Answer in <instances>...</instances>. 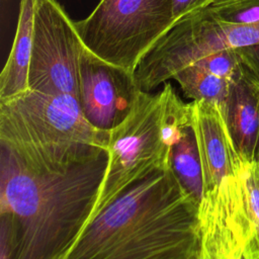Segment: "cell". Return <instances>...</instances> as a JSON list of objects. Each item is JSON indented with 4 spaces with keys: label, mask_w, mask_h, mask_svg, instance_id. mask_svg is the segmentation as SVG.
Here are the masks:
<instances>
[{
    "label": "cell",
    "mask_w": 259,
    "mask_h": 259,
    "mask_svg": "<svg viewBox=\"0 0 259 259\" xmlns=\"http://www.w3.org/2000/svg\"><path fill=\"white\" fill-rule=\"evenodd\" d=\"M232 146L241 161L257 160L259 144V87L241 71L230 80L221 108Z\"/></svg>",
    "instance_id": "10"
},
{
    "label": "cell",
    "mask_w": 259,
    "mask_h": 259,
    "mask_svg": "<svg viewBox=\"0 0 259 259\" xmlns=\"http://www.w3.org/2000/svg\"><path fill=\"white\" fill-rule=\"evenodd\" d=\"M236 175L240 196L237 228L242 259H259V161L239 160Z\"/></svg>",
    "instance_id": "12"
},
{
    "label": "cell",
    "mask_w": 259,
    "mask_h": 259,
    "mask_svg": "<svg viewBox=\"0 0 259 259\" xmlns=\"http://www.w3.org/2000/svg\"><path fill=\"white\" fill-rule=\"evenodd\" d=\"M172 79L178 82L185 97L217 104L220 109L229 92L230 80L209 73L196 62L180 70Z\"/></svg>",
    "instance_id": "13"
},
{
    "label": "cell",
    "mask_w": 259,
    "mask_h": 259,
    "mask_svg": "<svg viewBox=\"0 0 259 259\" xmlns=\"http://www.w3.org/2000/svg\"><path fill=\"white\" fill-rule=\"evenodd\" d=\"M75 24L87 50L135 73L142 59L175 25L173 0H100Z\"/></svg>",
    "instance_id": "4"
},
{
    "label": "cell",
    "mask_w": 259,
    "mask_h": 259,
    "mask_svg": "<svg viewBox=\"0 0 259 259\" xmlns=\"http://www.w3.org/2000/svg\"><path fill=\"white\" fill-rule=\"evenodd\" d=\"M243 74L259 87V44H254L236 49Z\"/></svg>",
    "instance_id": "16"
},
{
    "label": "cell",
    "mask_w": 259,
    "mask_h": 259,
    "mask_svg": "<svg viewBox=\"0 0 259 259\" xmlns=\"http://www.w3.org/2000/svg\"><path fill=\"white\" fill-rule=\"evenodd\" d=\"M35 0H20L17 27L7 61L0 75V100L27 90L32 52Z\"/></svg>",
    "instance_id": "11"
},
{
    "label": "cell",
    "mask_w": 259,
    "mask_h": 259,
    "mask_svg": "<svg viewBox=\"0 0 259 259\" xmlns=\"http://www.w3.org/2000/svg\"><path fill=\"white\" fill-rule=\"evenodd\" d=\"M84 48L75 21L57 0H35L29 89L78 98Z\"/></svg>",
    "instance_id": "6"
},
{
    "label": "cell",
    "mask_w": 259,
    "mask_h": 259,
    "mask_svg": "<svg viewBox=\"0 0 259 259\" xmlns=\"http://www.w3.org/2000/svg\"><path fill=\"white\" fill-rule=\"evenodd\" d=\"M220 20L235 25L259 23V0H218L208 6Z\"/></svg>",
    "instance_id": "14"
},
{
    "label": "cell",
    "mask_w": 259,
    "mask_h": 259,
    "mask_svg": "<svg viewBox=\"0 0 259 259\" xmlns=\"http://www.w3.org/2000/svg\"><path fill=\"white\" fill-rule=\"evenodd\" d=\"M199 204L170 165L96 214L62 259H199Z\"/></svg>",
    "instance_id": "2"
},
{
    "label": "cell",
    "mask_w": 259,
    "mask_h": 259,
    "mask_svg": "<svg viewBox=\"0 0 259 259\" xmlns=\"http://www.w3.org/2000/svg\"><path fill=\"white\" fill-rule=\"evenodd\" d=\"M108 156L89 222L133 184L169 167V149L162 130L161 91L140 93L125 119L109 131Z\"/></svg>",
    "instance_id": "5"
},
{
    "label": "cell",
    "mask_w": 259,
    "mask_h": 259,
    "mask_svg": "<svg viewBox=\"0 0 259 259\" xmlns=\"http://www.w3.org/2000/svg\"><path fill=\"white\" fill-rule=\"evenodd\" d=\"M135 74L112 65L84 48L79 66L78 100L85 118L110 131L125 119L140 93Z\"/></svg>",
    "instance_id": "7"
},
{
    "label": "cell",
    "mask_w": 259,
    "mask_h": 259,
    "mask_svg": "<svg viewBox=\"0 0 259 259\" xmlns=\"http://www.w3.org/2000/svg\"><path fill=\"white\" fill-rule=\"evenodd\" d=\"M257 160L259 161V144H258V149H257Z\"/></svg>",
    "instance_id": "19"
},
{
    "label": "cell",
    "mask_w": 259,
    "mask_h": 259,
    "mask_svg": "<svg viewBox=\"0 0 259 259\" xmlns=\"http://www.w3.org/2000/svg\"><path fill=\"white\" fill-rule=\"evenodd\" d=\"M209 73L231 80L241 71V60L236 49H225L196 61Z\"/></svg>",
    "instance_id": "15"
},
{
    "label": "cell",
    "mask_w": 259,
    "mask_h": 259,
    "mask_svg": "<svg viewBox=\"0 0 259 259\" xmlns=\"http://www.w3.org/2000/svg\"><path fill=\"white\" fill-rule=\"evenodd\" d=\"M109 131L93 126L70 94L27 90L0 100V145L32 164L58 165L108 150Z\"/></svg>",
    "instance_id": "3"
},
{
    "label": "cell",
    "mask_w": 259,
    "mask_h": 259,
    "mask_svg": "<svg viewBox=\"0 0 259 259\" xmlns=\"http://www.w3.org/2000/svg\"><path fill=\"white\" fill-rule=\"evenodd\" d=\"M229 38L233 49L259 44V23L253 25H229Z\"/></svg>",
    "instance_id": "17"
},
{
    "label": "cell",
    "mask_w": 259,
    "mask_h": 259,
    "mask_svg": "<svg viewBox=\"0 0 259 259\" xmlns=\"http://www.w3.org/2000/svg\"><path fill=\"white\" fill-rule=\"evenodd\" d=\"M190 108L205 194L235 179L240 159L232 146L220 107L207 101L192 100Z\"/></svg>",
    "instance_id": "9"
},
{
    "label": "cell",
    "mask_w": 259,
    "mask_h": 259,
    "mask_svg": "<svg viewBox=\"0 0 259 259\" xmlns=\"http://www.w3.org/2000/svg\"><path fill=\"white\" fill-rule=\"evenodd\" d=\"M0 153V248L10 259H62L90 220L108 150L59 165Z\"/></svg>",
    "instance_id": "1"
},
{
    "label": "cell",
    "mask_w": 259,
    "mask_h": 259,
    "mask_svg": "<svg viewBox=\"0 0 259 259\" xmlns=\"http://www.w3.org/2000/svg\"><path fill=\"white\" fill-rule=\"evenodd\" d=\"M218 0H173V17L175 24L182 18L204 9Z\"/></svg>",
    "instance_id": "18"
},
{
    "label": "cell",
    "mask_w": 259,
    "mask_h": 259,
    "mask_svg": "<svg viewBox=\"0 0 259 259\" xmlns=\"http://www.w3.org/2000/svg\"><path fill=\"white\" fill-rule=\"evenodd\" d=\"M162 95V130L169 149V165L183 188L200 204L204 195L203 175L190 102L185 103L171 83Z\"/></svg>",
    "instance_id": "8"
}]
</instances>
